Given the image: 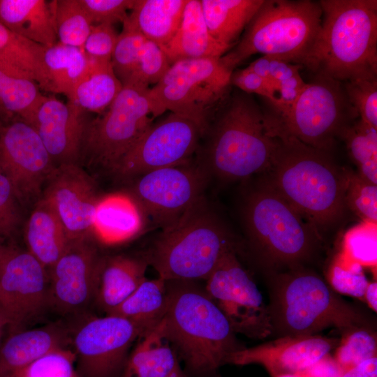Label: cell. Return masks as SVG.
<instances>
[{
    "instance_id": "obj_1",
    "label": "cell",
    "mask_w": 377,
    "mask_h": 377,
    "mask_svg": "<svg viewBox=\"0 0 377 377\" xmlns=\"http://www.w3.org/2000/svg\"><path fill=\"white\" fill-rule=\"evenodd\" d=\"M269 168L261 177L322 236L347 211L346 169L332 153L281 133Z\"/></svg>"
},
{
    "instance_id": "obj_2",
    "label": "cell",
    "mask_w": 377,
    "mask_h": 377,
    "mask_svg": "<svg viewBox=\"0 0 377 377\" xmlns=\"http://www.w3.org/2000/svg\"><path fill=\"white\" fill-rule=\"evenodd\" d=\"M227 98L202 136L206 140L196 151L197 161L209 175L223 180L261 175L270 167L277 139L252 95L238 91Z\"/></svg>"
},
{
    "instance_id": "obj_3",
    "label": "cell",
    "mask_w": 377,
    "mask_h": 377,
    "mask_svg": "<svg viewBox=\"0 0 377 377\" xmlns=\"http://www.w3.org/2000/svg\"><path fill=\"white\" fill-rule=\"evenodd\" d=\"M168 303L161 321L186 370L214 374L233 353L245 347L205 289L193 281H167Z\"/></svg>"
},
{
    "instance_id": "obj_4",
    "label": "cell",
    "mask_w": 377,
    "mask_h": 377,
    "mask_svg": "<svg viewBox=\"0 0 377 377\" xmlns=\"http://www.w3.org/2000/svg\"><path fill=\"white\" fill-rule=\"evenodd\" d=\"M318 2L320 31L304 66L340 82L377 79V1Z\"/></svg>"
},
{
    "instance_id": "obj_5",
    "label": "cell",
    "mask_w": 377,
    "mask_h": 377,
    "mask_svg": "<svg viewBox=\"0 0 377 377\" xmlns=\"http://www.w3.org/2000/svg\"><path fill=\"white\" fill-rule=\"evenodd\" d=\"M242 220L249 246L265 275L306 266L323 237L264 179L245 195Z\"/></svg>"
},
{
    "instance_id": "obj_6",
    "label": "cell",
    "mask_w": 377,
    "mask_h": 377,
    "mask_svg": "<svg viewBox=\"0 0 377 377\" xmlns=\"http://www.w3.org/2000/svg\"><path fill=\"white\" fill-rule=\"evenodd\" d=\"M265 276L272 335H313L328 327L345 333L369 326V321L360 311L343 300L327 281L306 266Z\"/></svg>"
},
{
    "instance_id": "obj_7",
    "label": "cell",
    "mask_w": 377,
    "mask_h": 377,
    "mask_svg": "<svg viewBox=\"0 0 377 377\" xmlns=\"http://www.w3.org/2000/svg\"><path fill=\"white\" fill-rule=\"evenodd\" d=\"M235 249L229 229L205 196L156 239L146 260L166 281L207 280Z\"/></svg>"
},
{
    "instance_id": "obj_8",
    "label": "cell",
    "mask_w": 377,
    "mask_h": 377,
    "mask_svg": "<svg viewBox=\"0 0 377 377\" xmlns=\"http://www.w3.org/2000/svg\"><path fill=\"white\" fill-rule=\"evenodd\" d=\"M322 8L311 0H265L240 39L220 57L233 70L257 53L304 66L319 35Z\"/></svg>"
},
{
    "instance_id": "obj_9",
    "label": "cell",
    "mask_w": 377,
    "mask_h": 377,
    "mask_svg": "<svg viewBox=\"0 0 377 377\" xmlns=\"http://www.w3.org/2000/svg\"><path fill=\"white\" fill-rule=\"evenodd\" d=\"M265 114L272 134L292 136L330 153L342 131L359 118L347 98L342 82L321 75L306 83L288 110L279 114Z\"/></svg>"
},
{
    "instance_id": "obj_10",
    "label": "cell",
    "mask_w": 377,
    "mask_h": 377,
    "mask_svg": "<svg viewBox=\"0 0 377 377\" xmlns=\"http://www.w3.org/2000/svg\"><path fill=\"white\" fill-rule=\"evenodd\" d=\"M232 73L220 58L188 59L172 63L162 78L150 87L154 117L170 110L195 121L205 134L226 98Z\"/></svg>"
},
{
    "instance_id": "obj_11",
    "label": "cell",
    "mask_w": 377,
    "mask_h": 377,
    "mask_svg": "<svg viewBox=\"0 0 377 377\" xmlns=\"http://www.w3.org/2000/svg\"><path fill=\"white\" fill-rule=\"evenodd\" d=\"M150 87L128 82L111 105L87 123L80 158L111 169L153 125Z\"/></svg>"
},
{
    "instance_id": "obj_12",
    "label": "cell",
    "mask_w": 377,
    "mask_h": 377,
    "mask_svg": "<svg viewBox=\"0 0 377 377\" xmlns=\"http://www.w3.org/2000/svg\"><path fill=\"white\" fill-rule=\"evenodd\" d=\"M205 290L235 334L255 339L272 335L268 305L235 249L223 256L206 280Z\"/></svg>"
},
{
    "instance_id": "obj_13",
    "label": "cell",
    "mask_w": 377,
    "mask_h": 377,
    "mask_svg": "<svg viewBox=\"0 0 377 377\" xmlns=\"http://www.w3.org/2000/svg\"><path fill=\"white\" fill-rule=\"evenodd\" d=\"M147 330L123 317H90L72 330L79 377H121L133 343Z\"/></svg>"
},
{
    "instance_id": "obj_14",
    "label": "cell",
    "mask_w": 377,
    "mask_h": 377,
    "mask_svg": "<svg viewBox=\"0 0 377 377\" xmlns=\"http://www.w3.org/2000/svg\"><path fill=\"white\" fill-rule=\"evenodd\" d=\"M209 176L197 161L154 170L138 176L134 198L163 229L204 197Z\"/></svg>"
},
{
    "instance_id": "obj_15",
    "label": "cell",
    "mask_w": 377,
    "mask_h": 377,
    "mask_svg": "<svg viewBox=\"0 0 377 377\" xmlns=\"http://www.w3.org/2000/svg\"><path fill=\"white\" fill-rule=\"evenodd\" d=\"M204 135L194 120L171 112L152 125L112 170L124 177L185 164L196 153Z\"/></svg>"
},
{
    "instance_id": "obj_16",
    "label": "cell",
    "mask_w": 377,
    "mask_h": 377,
    "mask_svg": "<svg viewBox=\"0 0 377 377\" xmlns=\"http://www.w3.org/2000/svg\"><path fill=\"white\" fill-rule=\"evenodd\" d=\"M50 307L47 270L29 251L15 246L0 260V313L15 332Z\"/></svg>"
},
{
    "instance_id": "obj_17",
    "label": "cell",
    "mask_w": 377,
    "mask_h": 377,
    "mask_svg": "<svg viewBox=\"0 0 377 377\" xmlns=\"http://www.w3.org/2000/svg\"><path fill=\"white\" fill-rule=\"evenodd\" d=\"M55 168L32 126L18 118L4 122L0 132V168L24 207L40 200Z\"/></svg>"
},
{
    "instance_id": "obj_18",
    "label": "cell",
    "mask_w": 377,
    "mask_h": 377,
    "mask_svg": "<svg viewBox=\"0 0 377 377\" xmlns=\"http://www.w3.org/2000/svg\"><path fill=\"white\" fill-rule=\"evenodd\" d=\"M101 260L89 239L71 241L48 272L51 307L64 314L87 309L95 300Z\"/></svg>"
},
{
    "instance_id": "obj_19",
    "label": "cell",
    "mask_w": 377,
    "mask_h": 377,
    "mask_svg": "<svg viewBox=\"0 0 377 377\" xmlns=\"http://www.w3.org/2000/svg\"><path fill=\"white\" fill-rule=\"evenodd\" d=\"M41 197L54 209L70 242L94 235V216L100 198L92 179L78 163L56 167Z\"/></svg>"
},
{
    "instance_id": "obj_20",
    "label": "cell",
    "mask_w": 377,
    "mask_h": 377,
    "mask_svg": "<svg viewBox=\"0 0 377 377\" xmlns=\"http://www.w3.org/2000/svg\"><path fill=\"white\" fill-rule=\"evenodd\" d=\"M340 339L318 334L283 336L233 353L226 364H258L271 377L298 374L336 348Z\"/></svg>"
},
{
    "instance_id": "obj_21",
    "label": "cell",
    "mask_w": 377,
    "mask_h": 377,
    "mask_svg": "<svg viewBox=\"0 0 377 377\" xmlns=\"http://www.w3.org/2000/svg\"><path fill=\"white\" fill-rule=\"evenodd\" d=\"M75 105L45 96L30 122L55 167L77 163L80 158L87 120Z\"/></svg>"
},
{
    "instance_id": "obj_22",
    "label": "cell",
    "mask_w": 377,
    "mask_h": 377,
    "mask_svg": "<svg viewBox=\"0 0 377 377\" xmlns=\"http://www.w3.org/2000/svg\"><path fill=\"white\" fill-rule=\"evenodd\" d=\"M72 330L60 322L13 334L0 346V377L14 374L52 350L69 348Z\"/></svg>"
},
{
    "instance_id": "obj_23",
    "label": "cell",
    "mask_w": 377,
    "mask_h": 377,
    "mask_svg": "<svg viewBox=\"0 0 377 377\" xmlns=\"http://www.w3.org/2000/svg\"><path fill=\"white\" fill-rule=\"evenodd\" d=\"M161 47L170 64L182 59L220 58L230 50L210 34L200 0H188L177 32Z\"/></svg>"
},
{
    "instance_id": "obj_24",
    "label": "cell",
    "mask_w": 377,
    "mask_h": 377,
    "mask_svg": "<svg viewBox=\"0 0 377 377\" xmlns=\"http://www.w3.org/2000/svg\"><path fill=\"white\" fill-rule=\"evenodd\" d=\"M147 214L134 198L122 193L100 198L93 220V233L103 243L116 244L140 232Z\"/></svg>"
},
{
    "instance_id": "obj_25",
    "label": "cell",
    "mask_w": 377,
    "mask_h": 377,
    "mask_svg": "<svg viewBox=\"0 0 377 377\" xmlns=\"http://www.w3.org/2000/svg\"><path fill=\"white\" fill-rule=\"evenodd\" d=\"M148 263L125 256L102 258L95 300L109 313L126 300L146 279Z\"/></svg>"
},
{
    "instance_id": "obj_26",
    "label": "cell",
    "mask_w": 377,
    "mask_h": 377,
    "mask_svg": "<svg viewBox=\"0 0 377 377\" xmlns=\"http://www.w3.org/2000/svg\"><path fill=\"white\" fill-rule=\"evenodd\" d=\"M29 251L49 272L66 250L70 240L50 204L43 198L35 204L24 230Z\"/></svg>"
},
{
    "instance_id": "obj_27",
    "label": "cell",
    "mask_w": 377,
    "mask_h": 377,
    "mask_svg": "<svg viewBox=\"0 0 377 377\" xmlns=\"http://www.w3.org/2000/svg\"><path fill=\"white\" fill-rule=\"evenodd\" d=\"M0 23L45 47L58 43L50 2L47 1L0 0Z\"/></svg>"
},
{
    "instance_id": "obj_28",
    "label": "cell",
    "mask_w": 377,
    "mask_h": 377,
    "mask_svg": "<svg viewBox=\"0 0 377 377\" xmlns=\"http://www.w3.org/2000/svg\"><path fill=\"white\" fill-rule=\"evenodd\" d=\"M46 47L14 33L0 23V70L34 80L43 90L53 93L44 62Z\"/></svg>"
},
{
    "instance_id": "obj_29",
    "label": "cell",
    "mask_w": 377,
    "mask_h": 377,
    "mask_svg": "<svg viewBox=\"0 0 377 377\" xmlns=\"http://www.w3.org/2000/svg\"><path fill=\"white\" fill-rule=\"evenodd\" d=\"M138 340L128 354L121 377H167L179 364L161 320Z\"/></svg>"
},
{
    "instance_id": "obj_30",
    "label": "cell",
    "mask_w": 377,
    "mask_h": 377,
    "mask_svg": "<svg viewBox=\"0 0 377 377\" xmlns=\"http://www.w3.org/2000/svg\"><path fill=\"white\" fill-rule=\"evenodd\" d=\"M265 0H200L212 36L231 49Z\"/></svg>"
},
{
    "instance_id": "obj_31",
    "label": "cell",
    "mask_w": 377,
    "mask_h": 377,
    "mask_svg": "<svg viewBox=\"0 0 377 377\" xmlns=\"http://www.w3.org/2000/svg\"><path fill=\"white\" fill-rule=\"evenodd\" d=\"M188 0H135L128 20L160 47L175 36Z\"/></svg>"
},
{
    "instance_id": "obj_32",
    "label": "cell",
    "mask_w": 377,
    "mask_h": 377,
    "mask_svg": "<svg viewBox=\"0 0 377 377\" xmlns=\"http://www.w3.org/2000/svg\"><path fill=\"white\" fill-rule=\"evenodd\" d=\"M89 58L88 70L68 102L85 112L99 114L114 101L123 84L114 72L111 60Z\"/></svg>"
},
{
    "instance_id": "obj_33",
    "label": "cell",
    "mask_w": 377,
    "mask_h": 377,
    "mask_svg": "<svg viewBox=\"0 0 377 377\" xmlns=\"http://www.w3.org/2000/svg\"><path fill=\"white\" fill-rule=\"evenodd\" d=\"M168 303L167 281L145 279L121 304L108 314L117 315L149 330L163 318Z\"/></svg>"
},
{
    "instance_id": "obj_34",
    "label": "cell",
    "mask_w": 377,
    "mask_h": 377,
    "mask_svg": "<svg viewBox=\"0 0 377 377\" xmlns=\"http://www.w3.org/2000/svg\"><path fill=\"white\" fill-rule=\"evenodd\" d=\"M44 62L53 93L62 94L69 100L88 70L89 58L83 49L58 42L46 47Z\"/></svg>"
},
{
    "instance_id": "obj_35",
    "label": "cell",
    "mask_w": 377,
    "mask_h": 377,
    "mask_svg": "<svg viewBox=\"0 0 377 377\" xmlns=\"http://www.w3.org/2000/svg\"><path fill=\"white\" fill-rule=\"evenodd\" d=\"M34 80L0 70V113L4 122L18 118L30 124L44 98Z\"/></svg>"
},
{
    "instance_id": "obj_36",
    "label": "cell",
    "mask_w": 377,
    "mask_h": 377,
    "mask_svg": "<svg viewBox=\"0 0 377 377\" xmlns=\"http://www.w3.org/2000/svg\"><path fill=\"white\" fill-rule=\"evenodd\" d=\"M339 139L345 142L357 172L377 184V128L358 118L342 131Z\"/></svg>"
},
{
    "instance_id": "obj_37",
    "label": "cell",
    "mask_w": 377,
    "mask_h": 377,
    "mask_svg": "<svg viewBox=\"0 0 377 377\" xmlns=\"http://www.w3.org/2000/svg\"><path fill=\"white\" fill-rule=\"evenodd\" d=\"M58 42L83 49L93 23L80 0L50 1Z\"/></svg>"
},
{
    "instance_id": "obj_38",
    "label": "cell",
    "mask_w": 377,
    "mask_h": 377,
    "mask_svg": "<svg viewBox=\"0 0 377 377\" xmlns=\"http://www.w3.org/2000/svg\"><path fill=\"white\" fill-rule=\"evenodd\" d=\"M123 28L111 57L114 72L122 84L133 77L138 64L146 38L128 20L122 22Z\"/></svg>"
},
{
    "instance_id": "obj_39",
    "label": "cell",
    "mask_w": 377,
    "mask_h": 377,
    "mask_svg": "<svg viewBox=\"0 0 377 377\" xmlns=\"http://www.w3.org/2000/svg\"><path fill=\"white\" fill-rule=\"evenodd\" d=\"M376 334L370 326H363L343 333L333 357L346 371L367 360L376 357Z\"/></svg>"
},
{
    "instance_id": "obj_40",
    "label": "cell",
    "mask_w": 377,
    "mask_h": 377,
    "mask_svg": "<svg viewBox=\"0 0 377 377\" xmlns=\"http://www.w3.org/2000/svg\"><path fill=\"white\" fill-rule=\"evenodd\" d=\"M345 202L362 221L376 223L377 184L360 176L357 172L346 170Z\"/></svg>"
},
{
    "instance_id": "obj_41",
    "label": "cell",
    "mask_w": 377,
    "mask_h": 377,
    "mask_svg": "<svg viewBox=\"0 0 377 377\" xmlns=\"http://www.w3.org/2000/svg\"><path fill=\"white\" fill-rule=\"evenodd\" d=\"M363 268L341 252L330 265L327 283L337 293L364 298L369 281Z\"/></svg>"
},
{
    "instance_id": "obj_42",
    "label": "cell",
    "mask_w": 377,
    "mask_h": 377,
    "mask_svg": "<svg viewBox=\"0 0 377 377\" xmlns=\"http://www.w3.org/2000/svg\"><path fill=\"white\" fill-rule=\"evenodd\" d=\"M75 363L73 349L59 348L38 357L12 377H79Z\"/></svg>"
},
{
    "instance_id": "obj_43",
    "label": "cell",
    "mask_w": 377,
    "mask_h": 377,
    "mask_svg": "<svg viewBox=\"0 0 377 377\" xmlns=\"http://www.w3.org/2000/svg\"><path fill=\"white\" fill-rule=\"evenodd\" d=\"M342 253L363 267H376V223L362 221L348 230L344 236Z\"/></svg>"
},
{
    "instance_id": "obj_44",
    "label": "cell",
    "mask_w": 377,
    "mask_h": 377,
    "mask_svg": "<svg viewBox=\"0 0 377 377\" xmlns=\"http://www.w3.org/2000/svg\"><path fill=\"white\" fill-rule=\"evenodd\" d=\"M10 180L0 168V237L13 244L23 222L22 208Z\"/></svg>"
},
{
    "instance_id": "obj_45",
    "label": "cell",
    "mask_w": 377,
    "mask_h": 377,
    "mask_svg": "<svg viewBox=\"0 0 377 377\" xmlns=\"http://www.w3.org/2000/svg\"><path fill=\"white\" fill-rule=\"evenodd\" d=\"M342 84L359 118L377 128V79L352 80Z\"/></svg>"
},
{
    "instance_id": "obj_46",
    "label": "cell",
    "mask_w": 377,
    "mask_h": 377,
    "mask_svg": "<svg viewBox=\"0 0 377 377\" xmlns=\"http://www.w3.org/2000/svg\"><path fill=\"white\" fill-rule=\"evenodd\" d=\"M170 65L161 47L156 43L146 39L137 68L128 82H135L148 87L154 85L165 75Z\"/></svg>"
},
{
    "instance_id": "obj_47",
    "label": "cell",
    "mask_w": 377,
    "mask_h": 377,
    "mask_svg": "<svg viewBox=\"0 0 377 377\" xmlns=\"http://www.w3.org/2000/svg\"><path fill=\"white\" fill-rule=\"evenodd\" d=\"M93 24H108L113 25L123 22L128 17L127 11L131 10L135 0H80Z\"/></svg>"
},
{
    "instance_id": "obj_48",
    "label": "cell",
    "mask_w": 377,
    "mask_h": 377,
    "mask_svg": "<svg viewBox=\"0 0 377 377\" xmlns=\"http://www.w3.org/2000/svg\"><path fill=\"white\" fill-rule=\"evenodd\" d=\"M118 36L112 24H93L83 50L90 57L111 60Z\"/></svg>"
},
{
    "instance_id": "obj_49",
    "label": "cell",
    "mask_w": 377,
    "mask_h": 377,
    "mask_svg": "<svg viewBox=\"0 0 377 377\" xmlns=\"http://www.w3.org/2000/svg\"><path fill=\"white\" fill-rule=\"evenodd\" d=\"M230 85L236 87L247 94L261 96L270 103H274L277 98L276 88L246 68L232 73Z\"/></svg>"
},
{
    "instance_id": "obj_50",
    "label": "cell",
    "mask_w": 377,
    "mask_h": 377,
    "mask_svg": "<svg viewBox=\"0 0 377 377\" xmlns=\"http://www.w3.org/2000/svg\"><path fill=\"white\" fill-rule=\"evenodd\" d=\"M306 82L301 77L300 72L291 77L276 84L277 98L270 103L272 106L271 112L282 113L288 110L296 101Z\"/></svg>"
},
{
    "instance_id": "obj_51",
    "label": "cell",
    "mask_w": 377,
    "mask_h": 377,
    "mask_svg": "<svg viewBox=\"0 0 377 377\" xmlns=\"http://www.w3.org/2000/svg\"><path fill=\"white\" fill-rule=\"evenodd\" d=\"M343 369L330 354L298 373L302 377H341Z\"/></svg>"
},
{
    "instance_id": "obj_52",
    "label": "cell",
    "mask_w": 377,
    "mask_h": 377,
    "mask_svg": "<svg viewBox=\"0 0 377 377\" xmlns=\"http://www.w3.org/2000/svg\"><path fill=\"white\" fill-rule=\"evenodd\" d=\"M302 67L300 65L290 64L271 57L269 75L276 86L278 82L286 80L298 73Z\"/></svg>"
},
{
    "instance_id": "obj_53",
    "label": "cell",
    "mask_w": 377,
    "mask_h": 377,
    "mask_svg": "<svg viewBox=\"0 0 377 377\" xmlns=\"http://www.w3.org/2000/svg\"><path fill=\"white\" fill-rule=\"evenodd\" d=\"M341 377H377V356L344 371Z\"/></svg>"
},
{
    "instance_id": "obj_54",
    "label": "cell",
    "mask_w": 377,
    "mask_h": 377,
    "mask_svg": "<svg viewBox=\"0 0 377 377\" xmlns=\"http://www.w3.org/2000/svg\"><path fill=\"white\" fill-rule=\"evenodd\" d=\"M270 60V56L263 55L261 57L256 59L252 63H251L250 65L246 67V68L253 72L264 80H267L268 82L272 84L276 89V86L272 80L269 75Z\"/></svg>"
},
{
    "instance_id": "obj_55",
    "label": "cell",
    "mask_w": 377,
    "mask_h": 377,
    "mask_svg": "<svg viewBox=\"0 0 377 377\" xmlns=\"http://www.w3.org/2000/svg\"><path fill=\"white\" fill-rule=\"evenodd\" d=\"M377 283L376 281L369 283L364 295V299L369 306L375 312L377 311Z\"/></svg>"
},
{
    "instance_id": "obj_56",
    "label": "cell",
    "mask_w": 377,
    "mask_h": 377,
    "mask_svg": "<svg viewBox=\"0 0 377 377\" xmlns=\"http://www.w3.org/2000/svg\"><path fill=\"white\" fill-rule=\"evenodd\" d=\"M15 246L14 244H10L0 237V260Z\"/></svg>"
},
{
    "instance_id": "obj_57",
    "label": "cell",
    "mask_w": 377,
    "mask_h": 377,
    "mask_svg": "<svg viewBox=\"0 0 377 377\" xmlns=\"http://www.w3.org/2000/svg\"><path fill=\"white\" fill-rule=\"evenodd\" d=\"M167 377H186L179 364L175 370Z\"/></svg>"
},
{
    "instance_id": "obj_58",
    "label": "cell",
    "mask_w": 377,
    "mask_h": 377,
    "mask_svg": "<svg viewBox=\"0 0 377 377\" xmlns=\"http://www.w3.org/2000/svg\"><path fill=\"white\" fill-rule=\"evenodd\" d=\"M6 326H8L7 323H6L5 318H3V316L0 313V339H1V333H2L3 329Z\"/></svg>"
},
{
    "instance_id": "obj_59",
    "label": "cell",
    "mask_w": 377,
    "mask_h": 377,
    "mask_svg": "<svg viewBox=\"0 0 377 377\" xmlns=\"http://www.w3.org/2000/svg\"><path fill=\"white\" fill-rule=\"evenodd\" d=\"M274 377H302V376L298 374H283V375H279Z\"/></svg>"
},
{
    "instance_id": "obj_60",
    "label": "cell",
    "mask_w": 377,
    "mask_h": 377,
    "mask_svg": "<svg viewBox=\"0 0 377 377\" xmlns=\"http://www.w3.org/2000/svg\"><path fill=\"white\" fill-rule=\"evenodd\" d=\"M3 124H4V121H3V118H2V117H1V113H0V132H1V128H2V127H3Z\"/></svg>"
}]
</instances>
